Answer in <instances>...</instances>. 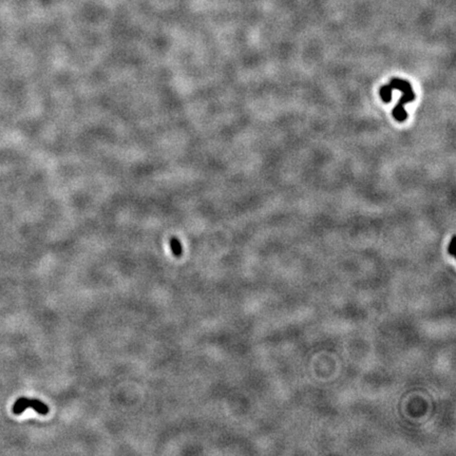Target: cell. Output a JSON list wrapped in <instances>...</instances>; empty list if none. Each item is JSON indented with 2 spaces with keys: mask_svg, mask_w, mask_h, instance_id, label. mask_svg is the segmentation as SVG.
Instances as JSON below:
<instances>
[{
  "mask_svg": "<svg viewBox=\"0 0 456 456\" xmlns=\"http://www.w3.org/2000/svg\"><path fill=\"white\" fill-rule=\"evenodd\" d=\"M389 86L391 87L392 90L396 89V90H400L402 92V96L400 97L399 103L396 105L393 109V116L397 122L403 123L405 122L406 118H408V113L404 110V105L411 103L412 101L415 100V92L413 91L412 86L408 81H404V79L394 77L390 81Z\"/></svg>",
  "mask_w": 456,
  "mask_h": 456,
  "instance_id": "1",
  "label": "cell"
},
{
  "mask_svg": "<svg viewBox=\"0 0 456 456\" xmlns=\"http://www.w3.org/2000/svg\"><path fill=\"white\" fill-rule=\"evenodd\" d=\"M27 409H33L41 415H47L49 413V411H50L49 406L42 400L29 399L27 397H21L19 399H17L13 404L12 411L15 415H21Z\"/></svg>",
  "mask_w": 456,
  "mask_h": 456,
  "instance_id": "2",
  "label": "cell"
},
{
  "mask_svg": "<svg viewBox=\"0 0 456 456\" xmlns=\"http://www.w3.org/2000/svg\"><path fill=\"white\" fill-rule=\"evenodd\" d=\"M392 91L393 90H392L391 87L389 85H384V86H382L379 89V94H380V96L382 98L383 103H385V104L391 103V101H392Z\"/></svg>",
  "mask_w": 456,
  "mask_h": 456,
  "instance_id": "4",
  "label": "cell"
},
{
  "mask_svg": "<svg viewBox=\"0 0 456 456\" xmlns=\"http://www.w3.org/2000/svg\"><path fill=\"white\" fill-rule=\"evenodd\" d=\"M169 244H170V249H171L173 256L175 258H180L183 254V246H182L181 241L178 240L177 238L172 237L169 241Z\"/></svg>",
  "mask_w": 456,
  "mask_h": 456,
  "instance_id": "3",
  "label": "cell"
}]
</instances>
